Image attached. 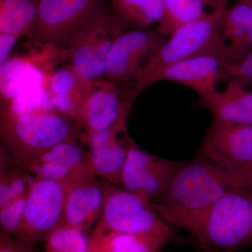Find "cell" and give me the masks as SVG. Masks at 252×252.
I'll use <instances>...</instances> for the list:
<instances>
[{
	"label": "cell",
	"mask_w": 252,
	"mask_h": 252,
	"mask_svg": "<svg viewBox=\"0 0 252 252\" xmlns=\"http://www.w3.org/2000/svg\"><path fill=\"white\" fill-rule=\"evenodd\" d=\"M26 170L34 178L69 184L95 175L87 151L78 145L75 140L56 144L36 158Z\"/></svg>",
	"instance_id": "cell-14"
},
{
	"label": "cell",
	"mask_w": 252,
	"mask_h": 252,
	"mask_svg": "<svg viewBox=\"0 0 252 252\" xmlns=\"http://www.w3.org/2000/svg\"><path fill=\"white\" fill-rule=\"evenodd\" d=\"M222 78L235 79L245 87L252 86V50L246 56L234 63L224 62Z\"/></svg>",
	"instance_id": "cell-29"
},
{
	"label": "cell",
	"mask_w": 252,
	"mask_h": 252,
	"mask_svg": "<svg viewBox=\"0 0 252 252\" xmlns=\"http://www.w3.org/2000/svg\"><path fill=\"white\" fill-rule=\"evenodd\" d=\"M34 178L0 147V207L29 192Z\"/></svg>",
	"instance_id": "cell-24"
},
{
	"label": "cell",
	"mask_w": 252,
	"mask_h": 252,
	"mask_svg": "<svg viewBox=\"0 0 252 252\" xmlns=\"http://www.w3.org/2000/svg\"><path fill=\"white\" fill-rule=\"evenodd\" d=\"M165 244L157 237L120 233L97 222L89 241V252H158Z\"/></svg>",
	"instance_id": "cell-21"
},
{
	"label": "cell",
	"mask_w": 252,
	"mask_h": 252,
	"mask_svg": "<svg viewBox=\"0 0 252 252\" xmlns=\"http://www.w3.org/2000/svg\"><path fill=\"white\" fill-rule=\"evenodd\" d=\"M109 12L106 0H39L30 41L63 49L74 34Z\"/></svg>",
	"instance_id": "cell-6"
},
{
	"label": "cell",
	"mask_w": 252,
	"mask_h": 252,
	"mask_svg": "<svg viewBox=\"0 0 252 252\" xmlns=\"http://www.w3.org/2000/svg\"><path fill=\"white\" fill-rule=\"evenodd\" d=\"M103 202L98 222L120 233L152 235L165 243H179L181 237L159 215L152 203L133 192L100 180Z\"/></svg>",
	"instance_id": "cell-5"
},
{
	"label": "cell",
	"mask_w": 252,
	"mask_h": 252,
	"mask_svg": "<svg viewBox=\"0 0 252 252\" xmlns=\"http://www.w3.org/2000/svg\"><path fill=\"white\" fill-rule=\"evenodd\" d=\"M33 245L0 232V252H39Z\"/></svg>",
	"instance_id": "cell-30"
},
{
	"label": "cell",
	"mask_w": 252,
	"mask_h": 252,
	"mask_svg": "<svg viewBox=\"0 0 252 252\" xmlns=\"http://www.w3.org/2000/svg\"><path fill=\"white\" fill-rule=\"evenodd\" d=\"M97 177L88 176L69 184L61 225L85 231L99 220L103 191Z\"/></svg>",
	"instance_id": "cell-16"
},
{
	"label": "cell",
	"mask_w": 252,
	"mask_h": 252,
	"mask_svg": "<svg viewBox=\"0 0 252 252\" xmlns=\"http://www.w3.org/2000/svg\"><path fill=\"white\" fill-rule=\"evenodd\" d=\"M183 162L149 154L131 138L121 187L152 202L166 189Z\"/></svg>",
	"instance_id": "cell-10"
},
{
	"label": "cell",
	"mask_w": 252,
	"mask_h": 252,
	"mask_svg": "<svg viewBox=\"0 0 252 252\" xmlns=\"http://www.w3.org/2000/svg\"><path fill=\"white\" fill-rule=\"evenodd\" d=\"M91 81L81 79L69 64L49 73L44 86L55 110L75 120Z\"/></svg>",
	"instance_id": "cell-19"
},
{
	"label": "cell",
	"mask_w": 252,
	"mask_h": 252,
	"mask_svg": "<svg viewBox=\"0 0 252 252\" xmlns=\"http://www.w3.org/2000/svg\"><path fill=\"white\" fill-rule=\"evenodd\" d=\"M127 26L110 12L79 32L61 49L63 59L86 81L102 79L109 51Z\"/></svg>",
	"instance_id": "cell-7"
},
{
	"label": "cell",
	"mask_w": 252,
	"mask_h": 252,
	"mask_svg": "<svg viewBox=\"0 0 252 252\" xmlns=\"http://www.w3.org/2000/svg\"><path fill=\"white\" fill-rule=\"evenodd\" d=\"M68 186L66 182L34 178L22 222L11 236L31 244L45 241L62 225Z\"/></svg>",
	"instance_id": "cell-8"
},
{
	"label": "cell",
	"mask_w": 252,
	"mask_h": 252,
	"mask_svg": "<svg viewBox=\"0 0 252 252\" xmlns=\"http://www.w3.org/2000/svg\"><path fill=\"white\" fill-rule=\"evenodd\" d=\"M28 193L0 207L1 232L10 235L16 233L24 216Z\"/></svg>",
	"instance_id": "cell-27"
},
{
	"label": "cell",
	"mask_w": 252,
	"mask_h": 252,
	"mask_svg": "<svg viewBox=\"0 0 252 252\" xmlns=\"http://www.w3.org/2000/svg\"><path fill=\"white\" fill-rule=\"evenodd\" d=\"M225 172L197 157L184 162L166 189L152 200L156 208L188 212L203 210L230 191Z\"/></svg>",
	"instance_id": "cell-4"
},
{
	"label": "cell",
	"mask_w": 252,
	"mask_h": 252,
	"mask_svg": "<svg viewBox=\"0 0 252 252\" xmlns=\"http://www.w3.org/2000/svg\"><path fill=\"white\" fill-rule=\"evenodd\" d=\"M90 239L84 231L61 225L45 240V252H89Z\"/></svg>",
	"instance_id": "cell-26"
},
{
	"label": "cell",
	"mask_w": 252,
	"mask_h": 252,
	"mask_svg": "<svg viewBox=\"0 0 252 252\" xmlns=\"http://www.w3.org/2000/svg\"><path fill=\"white\" fill-rule=\"evenodd\" d=\"M225 61L214 56L191 58L168 66L154 78L153 84L168 80L189 88L198 94L199 98L216 90V84L222 78Z\"/></svg>",
	"instance_id": "cell-17"
},
{
	"label": "cell",
	"mask_w": 252,
	"mask_h": 252,
	"mask_svg": "<svg viewBox=\"0 0 252 252\" xmlns=\"http://www.w3.org/2000/svg\"><path fill=\"white\" fill-rule=\"evenodd\" d=\"M221 32L227 46V63L243 59L252 50V7L238 1L226 7L222 16Z\"/></svg>",
	"instance_id": "cell-20"
},
{
	"label": "cell",
	"mask_w": 252,
	"mask_h": 252,
	"mask_svg": "<svg viewBox=\"0 0 252 252\" xmlns=\"http://www.w3.org/2000/svg\"><path fill=\"white\" fill-rule=\"evenodd\" d=\"M158 30L134 29L118 36L109 51L102 79L116 84L132 82L149 58L165 41Z\"/></svg>",
	"instance_id": "cell-9"
},
{
	"label": "cell",
	"mask_w": 252,
	"mask_h": 252,
	"mask_svg": "<svg viewBox=\"0 0 252 252\" xmlns=\"http://www.w3.org/2000/svg\"><path fill=\"white\" fill-rule=\"evenodd\" d=\"M127 118H123L106 130L83 135L95 175L119 187L131 139Z\"/></svg>",
	"instance_id": "cell-13"
},
{
	"label": "cell",
	"mask_w": 252,
	"mask_h": 252,
	"mask_svg": "<svg viewBox=\"0 0 252 252\" xmlns=\"http://www.w3.org/2000/svg\"><path fill=\"white\" fill-rule=\"evenodd\" d=\"M200 104L216 120L252 126V91L235 79H228L225 89L200 99Z\"/></svg>",
	"instance_id": "cell-18"
},
{
	"label": "cell",
	"mask_w": 252,
	"mask_h": 252,
	"mask_svg": "<svg viewBox=\"0 0 252 252\" xmlns=\"http://www.w3.org/2000/svg\"><path fill=\"white\" fill-rule=\"evenodd\" d=\"M199 157L226 170L252 160V126L212 119Z\"/></svg>",
	"instance_id": "cell-12"
},
{
	"label": "cell",
	"mask_w": 252,
	"mask_h": 252,
	"mask_svg": "<svg viewBox=\"0 0 252 252\" xmlns=\"http://www.w3.org/2000/svg\"><path fill=\"white\" fill-rule=\"evenodd\" d=\"M20 38L9 33L0 32V64H4L9 59L10 54Z\"/></svg>",
	"instance_id": "cell-31"
},
{
	"label": "cell",
	"mask_w": 252,
	"mask_h": 252,
	"mask_svg": "<svg viewBox=\"0 0 252 252\" xmlns=\"http://www.w3.org/2000/svg\"><path fill=\"white\" fill-rule=\"evenodd\" d=\"M113 15L126 26L148 29L160 23L163 0H110Z\"/></svg>",
	"instance_id": "cell-23"
},
{
	"label": "cell",
	"mask_w": 252,
	"mask_h": 252,
	"mask_svg": "<svg viewBox=\"0 0 252 252\" xmlns=\"http://www.w3.org/2000/svg\"><path fill=\"white\" fill-rule=\"evenodd\" d=\"M58 51L46 46L40 55L14 56L1 64L0 86L3 104L9 103L20 94L45 85L46 77L52 72L47 57Z\"/></svg>",
	"instance_id": "cell-15"
},
{
	"label": "cell",
	"mask_w": 252,
	"mask_h": 252,
	"mask_svg": "<svg viewBox=\"0 0 252 252\" xmlns=\"http://www.w3.org/2000/svg\"><path fill=\"white\" fill-rule=\"evenodd\" d=\"M79 130L72 119L56 111L14 114L1 106L0 147L25 169L56 144L75 140Z\"/></svg>",
	"instance_id": "cell-3"
},
{
	"label": "cell",
	"mask_w": 252,
	"mask_h": 252,
	"mask_svg": "<svg viewBox=\"0 0 252 252\" xmlns=\"http://www.w3.org/2000/svg\"><path fill=\"white\" fill-rule=\"evenodd\" d=\"M39 0H0V32L32 36L35 29Z\"/></svg>",
	"instance_id": "cell-22"
},
{
	"label": "cell",
	"mask_w": 252,
	"mask_h": 252,
	"mask_svg": "<svg viewBox=\"0 0 252 252\" xmlns=\"http://www.w3.org/2000/svg\"><path fill=\"white\" fill-rule=\"evenodd\" d=\"M207 0H163V16L158 30L162 35H169L182 25L206 16Z\"/></svg>",
	"instance_id": "cell-25"
},
{
	"label": "cell",
	"mask_w": 252,
	"mask_h": 252,
	"mask_svg": "<svg viewBox=\"0 0 252 252\" xmlns=\"http://www.w3.org/2000/svg\"><path fill=\"white\" fill-rule=\"evenodd\" d=\"M155 210L169 224L190 232L203 248L235 252L252 248V198L243 194L230 190L198 211Z\"/></svg>",
	"instance_id": "cell-1"
},
{
	"label": "cell",
	"mask_w": 252,
	"mask_h": 252,
	"mask_svg": "<svg viewBox=\"0 0 252 252\" xmlns=\"http://www.w3.org/2000/svg\"><path fill=\"white\" fill-rule=\"evenodd\" d=\"M133 97H122L117 84L103 79L91 81L75 122L85 133L106 130L123 118L128 117Z\"/></svg>",
	"instance_id": "cell-11"
},
{
	"label": "cell",
	"mask_w": 252,
	"mask_h": 252,
	"mask_svg": "<svg viewBox=\"0 0 252 252\" xmlns=\"http://www.w3.org/2000/svg\"><path fill=\"white\" fill-rule=\"evenodd\" d=\"M227 0H220L206 16L182 25L170 34L144 63L129 90L135 98L153 84L154 78L168 66L198 56H214L228 62L227 46L222 36L221 19Z\"/></svg>",
	"instance_id": "cell-2"
},
{
	"label": "cell",
	"mask_w": 252,
	"mask_h": 252,
	"mask_svg": "<svg viewBox=\"0 0 252 252\" xmlns=\"http://www.w3.org/2000/svg\"><path fill=\"white\" fill-rule=\"evenodd\" d=\"M237 1L244 3L245 4H248L252 7V0H237Z\"/></svg>",
	"instance_id": "cell-32"
},
{
	"label": "cell",
	"mask_w": 252,
	"mask_h": 252,
	"mask_svg": "<svg viewBox=\"0 0 252 252\" xmlns=\"http://www.w3.org/2000/svg\"><path fill=\"white\" fill-rule=\"evenodd\" d=\"M223 171L230 190L252 198V160Z\"/></svg>",
	"instance_id": "cell-28"
}]
</instances>
